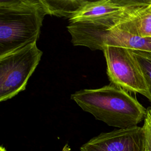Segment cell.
<instances>
[{
    "label": "cell",
    "instance_id": "cell-6",
    "mask_svg": "<svg viewBox=\"0 0 151 151\" xmlns=\"http://www.w3.org/2000/svg\"><path fill=\"white\" fill-rule=\"evenodd\" d=\"M142 127L134 126L101 133L80 147L81 151H145Z\"/></svg>",
    "mask_w": 151,
    "mask_h": 151
},
{
    "label": "cell",
    "instance_id": "cell-5",
    "mask_svg": "<svg viewBox=\"0 0 151 151\" xmlns=\"http://www.w3.org/2000/svg\"><path fill=\"white\" fill-rule=\"evenodd\" d=\"M103 51L107 63V74L111 83L127 91L140 93L150 101L145 80L131 50L105 45Z\"/></svg>",
    "mask_w": 151,
    "mask_h": 151
},
{
    "label": "cell",
    "instance_id": "cell-15",
    "mask_svg": "<svg viewBox=\"0 0 151 151\" xmlns=\"http://www.w3.org/2000/svg\"><path fill=\"white\" fill-rule=\"evenodd\" d=\"M145 151H148V150H147V149L146 148V150H145Z\"/></svg>",
    "mask_w": 151,
    "mask_h": 151
},
{
    "label": "cell",
    "instance_id": "cell-14",
    "mask_svg": "<svg viewBox=\"0 0 151 151\" xmlns=\"http://www.w3.org/2000/svg\"><path fill=\"white\" fill-rule=\"evenodd\" d=\"M0 151H6V150L5 149V147L1 146V147H0Z\"/></svg>",
    "mask_w": 151,
    "mask_h": 151
},
{
    "label": "cell",
    "instance_id": "cell-13",
    "mask_svg": "<svg viewBox=\"0 0 151 151\" xmlns=\"http://www.w3.org/2000/svg\"><path fill=\"white\" fill-rule=\"evenodd\" d=\"M62 151H71V148H70V147L68 145L66 144V145L64 146V147L63 148Z\"/></svg>",
    "mask_w": 151,
    "mask_h": 151
},
{
    "label": "cell",
    "instance_id": "cell-10",
    "mask_svg": "<svg viewBox=\"0 0 151 151\" xmlns=\"http://www.w3.org/2000/svg\"><path fill=\"white\" fill-rule=\"evenodd\" d=\"M115 28L135 36L151 37V7Z\"/></svg>",
    "mask_w": 151,
    "mask_h": 151
},
{
    "label": "cell",
    "instance_id": "cell-1",
    "mask_svg": "<svg viewBox=\"0 0 151 151\" xmlns=\"http://www.w3.org/2000/svg\"><path fill=\"white\" fill-rule=\"evenodd\" d=\"M71 99L97 120L119 129L137 126L146 113L128 91L111 83L100 88L79 90L71 95Z\"/></svg>",
    "mask_w": 151,
    "mask_h": 151
},
{
    "label": "cell",
    "instance_id": "cell-11",
    "mask_svg": "<svg viewBox=\"0 0 151 151\" xmlns=\"http://www.w3.org/2000/svg\"><path fill=\"white\" fill-rule=\"evenodd\" d=\"M131 52L138 63L145 80L151 103V53L133 50H131Z\"/></svg>",
    "mask_w": 151,
    "mask_h": 151
},
{
    "label": "cell",
    "instance_id": "cell-8",
    "mask_svg": "<svg viewBox=\"0 0 151 151\" xmlns=\"http://www.w3.org/2000/svg\"><path fill=\"white\" fill-rule=\"evenodd\" d=\"M105 45L122 47L151 53V37L135 36L117 28H114L106 36L104 47Z\"/></svg>",
    "mask_w": 151,
    "mask_h": 151
},
{
    "label": "cell",
    "instance_id": "cell-2",
    "mask_svg": "<svg viewBox=\"0 0 151 151\" xmlns=\"http://www.w3.org/2000/svg\"><path fill=\"white\" fill-rule=\"evenodd\" d=\"M47 14L41 0H1L0 57L37 42Z\"/></svg>",
    "mask_w": 151,
    "mask_h": 151
},
{
    "label": "cell",
    "instance_id": "cell-9",
    "mask_svg": "<svg viewBox=\"0 0 151 151\" xmlns=\"http://www.w3.org/2000/svg\"><path fill=\"white\" fill-rule=\"evenodd\" d=\"M48 15L71 19L89 1L86 0H41Z\"/></svg>",
    "mask_w": 151,
    "mask_h": 151
},
{
    "label": "cell",
    "instance_id": "cell-7",
    "mask_svg": "<svg viewBox=\"0 0 151 151\" xmlns=\"http://www.w3.org/2000/svg\"><path fill=\"white\" fill-rule=\"evenodd\" d=\"M143 0H101L89 2L69 22L91 20L116 14L140 4Z\"/></svg>",
    "mask_w": 151,
    "mask_h": 151
},
{
    "label": "cell",
    "instance_id": "cell-4",
    "mask_svg": "<svg viewBox=\"0 0 151 151\" xmlns=\"http://www.w3.org/2000/svg\"><path fill=\"white\" fill-rule=\"evenodd\" d=\"M151 7V0L143 2L124 11L91 20L69 22L67 27L75 46H85L91 50H103L108 32L120 24L141 14Z\"/></svg>",
    "mask_w": 151,
    "mask_h": 151
},
{
    "label": "cell",
    "instance_id": "cell-12",
    "mask_svg": "<svg viewBox=\"0 0 151 151\" xmlns=\"http://www.w3.org/2000/svg\"><path fill=\"white\" fill-rule=\"evenodd\" d=\"M146 143V147L148 151H151V107L146 109V113L142 126Z\"/></svg>",
    "mask_w": 151,
    "mask_h": 151
},
{
    "label": "cell",
    "instance_id": "cell-3",
    "mask_svg": "<svg viewBox=\"0 0 151 151\" xmlns=\"http://www.w3.org/2000/svg\"><path fill=\"white\" fill-rule=\"evenodd\" d=\"M42 51L36 42L0 57V101H6L25 89L39 64Z\"/></svg>",
    "mask_w": 151,
    "mask_h": 151
}]
</instances>
